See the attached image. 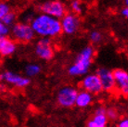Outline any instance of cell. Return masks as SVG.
Wrapping results in <instances>:
<instances>
[{"label": "cell", "instance_id": "13", "mask_svg": "<svg viewBox=\"0 0 128 127\" xmlns=\"http://www.w3.org/2000/svg\"><path fill=\"white\" fill-rule=\"evenodd\" d=\"M91 102H92V95L86 91H82L77 95L75 105L79 108H86L91 104Z\"/></svg>", "mask_w": 128, "mask_h": 127}, {"label": "cell", "instance_id": "5", "mask_svg": "<svg viewBox=\"0 0 128 127\" xmlns=\"http://www.w3.org/2000/svg\"><path fill=\"white\" fill-rule=\"evenodd\" d=\"M60 26L62 34L69 36L74 35L80 29V19L72 13H66V15L60 19Z\"/></svg>", "mask_w": 128, "mask_h": 127}, {"label": "cell", "instance_id": "16", "mask_svg": "<svg viewBox=\"0 0 128 127\" xmlns=\"http://www.w3.org/2000/svg\"><path fill=\"white\" fill-rule=\"evenodd\" d=\"M89 40H90V42L94 44H100L103 40L102 32H100L99 31H96V30L92 31L89 34Z\"/></svg>", "mask_w": 128, "mask_h": 127}, {"label": "cell", "instance_id": "12", "mask_svg": "<svg viewBox=\"0 0 128 127\" xmlns=\"http://www.w3.org/2000/svg\"><path fill=\"white\" fill-rule=\"evenodd\" d=\"M17 50V43L8 36L0 38V56L10 57Z\"/></svg>", "mask_w": 128, "mask_h": 127}, {"label": "cell", "instance_id": "10", "mask_svg": "<svg viewBox=\"0 0 128 127\" xmlns=\"http://www.w3.org/2000/svg\"><path fill=\"white\" fill-rule=\"evenodd\" d=\"M112 75L115 82L116 91L127 98L128 95V73L122 69H115L112 70Z\"/></svg>", "mask_w": 128, "mask_h": 127}, {"label": "cell", "instance_id": "8", "mask_svg": "<svg viewBox=\"0 0 128 127\" xmlns=\"http://www.w3.org/2000/svg\"><path fill=\"white\" fill-rule=\"evenodd\" d=\"M78 91L74 87L67 86L64 87L58 92V103L64 108H72L75 105Z\"/></svg>", "mask_w": 128, "mask_h": 127}, {"label": "cell", "instance_id": "6", "mask_svg": "<svg viewBox=\"0 0 128 127\" xmlns=\"http://www.w3.org/2000/svg\"><path fill=\"white\" fill-rule=\"evenodd\" d=\"M35 55L43 60H50L54 57V46L51 39L41 38L39 40L34 48Z\"/></svg>", "mask_w": 128, "mask_h": 127}, {"label": "cell", "instance_id": "9", "mask_svg": "<svg viewBox=\"0 0 128 127\" xmlns=\"http://www.w3.org/2000/svg\"><path fill=\"white\" fill-rule=\"evenodd\" d=\"M81 87L91 95H98L103 91L100 80L96 74L86 75L81 82Z\"/></svg>", "mask_w": 128, "mask_h": 127}, {"label": "cell", "instance_id": "4", "mask_svg": "<svg viewBox=\"0 0 128 127\" xmlns=\"http://www.w3.org/2000/svg\"><path fill=\"white\" fill-rule=\"evenodd\" d=\"M38 10L42 14H46L58 20L63 18L67 13L66 6L60 0H46L39 5Z\"/></svg>", "mask_w": 128, "mask_h": 127}, {"label": "cell", "instance_id": "18", "mask_svg": "<svg viewBox=\"0 0 128 127\" xmlns=\"http://www.w3.org/2000/svg\"><path fill=\"white\" fill-rule=\"evenodd\" d=\"M70 10L74 15H80L83 13V6L79 0H72L70 2Z\"/></svg>", "mask_w": 128, "mask_h": 127}, {"label": "cell", "instance_id": "7", "mask_svg": "<svg viewBox=\"0 0 128 127\" xmlns=\"http://www.w3.org/2000/svg\"><path fill=\"white\" fill-rule=\"evenodd\" d=\"M96 74L100 80L103 91L112 93V94H115L117 92L115 82H114V78H113L112 70H110L107 68H99L98 70H96Z\"/></svg>", "mask_w": 128, "mask_h": 127}, {"label": "cell", "instance_id": "19", "mask_svg": "<svg viewBox=\"0 0 128 127\" xmlns=\"http://www.w3.org/2000/svg\"><path fill=\"white\" fill-rule=\"evenodd\" d=\"M106 117L108 119V121L109 120H110V121H116L119 117L118 111L114 108H106Z\"/></svg>", "mask_w": 128, "mask_h": 127}, {"label": "cell", "instance_id": "15", "mask_svg": "<svg viewBox=\"0 0 128 127\" xmlns=\"http://www.w3.org/2000/svg\"><path fill=\"white\" fill-rule=\"evenodd\" d=\"M40 72H41V67L39 66L38 64H29L25 68V73L27 74V76L29 77L35 76V75L39 74Z\"/></svg>", "mask_w": 128, "mask_h": 127}, {"label": "cell", "instance_id": "14", "mask_svg": "<svg viewBox=\"0 0 128 127\" xmlns=\"http://www.w3.org/2000/svg\"><path fill=\"white\" fill-rule=\"evenodd\" d=\"M16 20H17V15L16 13L12 11V10H10V12L8 13L6 15L3 17V19L1 20V22H3L4 24H6V26H8V27H11L13 26L15 23H16Z\"/></svg>", "mask_w": 128, "mask_h": 127}, {"label": "cell", "instance_id": "20", "mask_svg": "<svg viewBox=\"0 0 128 127\" xmlns=\"http://www.w3.org/2000/svg\"><path fill=\"white\" fill-rule=\"evenodd\" d=\"M11 8L8 4L5 1H0V20L3 19V17L10 12Z\"/></svg>", "mask_w": 128, "mask_h": 127}, {"label": "cell", "instance_id": "3", "mask_svg": "<svg viewBox=\"0 0 128 127\" xmlns=\"http://www.w3.org/2000/svg\"><path fill=\"white\" fill-rule=\"evenodd\" d=\"M10 34L14 41L22 44H27L32 42L35 37L30 23L27 22H16L10 28Z\"/></svg>", "mask_w": 128, "mask_h": 127}, {"label": "cell", "instance_id": "21", "mask_svg": "<svg viewBox=\"0 0 128 127\" xmlns=\"http://www.w3.org/2000/svg\"><path fill=\"white\" fill-rule=\"evenodd\" d=\"M10 34V27L4 24L3 22L0 20V38L6 37Z\"/></svg>", "mask_w": 128, "mask_h": 127}, {"label": "cell", "instance_id": "2", "mask_svg": "<svg viewBox=\"0 0 128 127\" xmlns=\"http://www.w3.org/2000/svg\"><path fill=\"white\" fill-rule=\"evenodd\" d=\"M95 57V49L92 46L84 48L77 55L74 63L69 68L68 72L70 76H82L88 72L90 67L93 63Z\"/></svg>", "mask_w": 128, "mask_h": 127}, {"label": "cell", "instance_id": "24", "mask_svg": "<svg viewBox=\"0 0 128 127\" xmlns=\"http://www.w3.org/2000/svg\"><path fill=\"white\" fill-rule=\"evenodd\" d=\"M87 127H100V126L96 124H95V122L90 119L89 121L87 122Z\"/></svg>", "mask_w": 128, "mask_h": 127}, {"label": "cell", "instance_id": "22", "mask_svg": "<svg viewBox=\"0 0 128 127\" xmlns=\"http://www.w3.org/2000/svg\"><path fill=\"white\" fill-rule=\"evenodd\" d=\"M121 15H122L124 18H127L128 17V8L127 6H124V8H122V10H121Z\"/></svg>", "mask_w": 128, "mask_h": 127}, {"label": "cell", "instance_id": "11", "mask_svg": "<svg viewBox=\"0 0 128 127\" xmlns=\"http://www.w3.org/2000/svg\"><path fill=\"white\" fill-rule=\"evenodd\" d=\"M0 81L6 82L18 88H23L30 84V79L27 77H23L20 74H17L12 72L6 70L2 74H0Z\"/></svg>", "mask_w": 128, "mask_h": 127}, {"label": "cell", "instance_id": "23", "mask_svg": "<svg viewBox=\"0 0 128 127\" xmlns=\"http://www.w3.org/2000/svg\"><path fill=\"white\" fill-rule=\"evenodd\" d=\"M118 127H128V120L127 119H124V120H122V121L119 122Z\"/></svg>", "mask_w": 128, "mask_h": 127}, {"label": "cell", "instance_id": "17", "mask_svg": "<svg viewBox=\"0 0 128 127\" xmlns=\"http://www.w3.org/2000/svg\"><path fill=\"white\" fill-rule=\"evenodd\" d=\"M91 120L100 127H106L108 124V119L106 117V114H96L95 113Z\"/></svg>", "mask_w": 128, "mask_h": 127}, {"label": "cell", "instance_id": "1", "mask_svg": "<svg viewBox=\"0 0 128 127\" xmlns=\"http://www.w3.org/2000/svg\"><path fill=\"white\" fill-rule=\"evenodd\" d=\"M30 25L34 34L41 38H56L62 34L60 20L42 13L31 20Z\"/></svg>", "mask_w": 128, "mask_h": 127}]
</instances>
